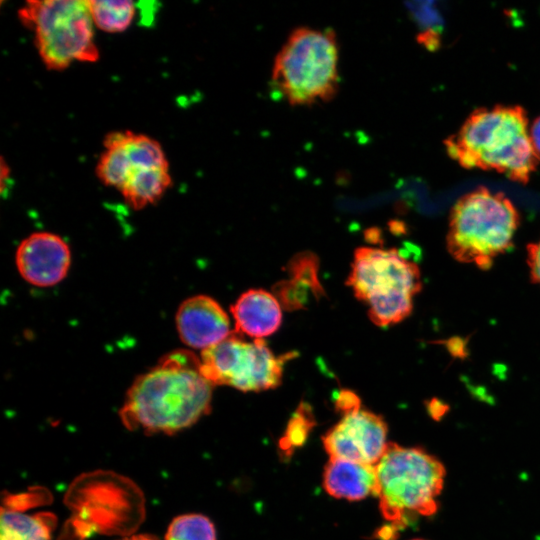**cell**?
<instances>
[{
  "label": "cell",
  "instance_id": "1",
  "mask_svg": "<svg viewBox=\"0 0 540 540\" xmlns=\"http://www.w3.org/2000/svg\"><path fill=\"white\" fill-rule=\"evenodd\" d=\"M212 389L201 372L200 358L189 350H175L134 380L120 419L131 431L175 434L209 413Z\"/></svg>",
  "mask_w": 540,
  "mask_h": 540
},
{
  "label": "cell",
  "instance_id": "2",
  "mask_svg": "<svg viewBox=\"0 0 540 540\" xmlns=\"http://www.w3.org/2000/svg\"><path fill=\"white\" fill-rule=\"evenodd\" d=\"M527 125L526 112L520 106L479 108L444 145L448 155L464 168L493 170L526 184L540 159Z\"/></svg>",
  "mask_w": 540,
  "mask_h": 540
},
{
  "label": "cell",
  "instance_id": "3",
  "mask_svg": "<svg viewBox=\"0 0 540 540\" xmlns=\"http://www.w3.org/2000/svg\"><path fill=\"white\" fill-rule=\"evenodd\" d=\"M375 472L380 512L398 532L417 517L437 512L446 469L435 456L388 443Z\"/></svg>",
  "mask_w": 540,
  "mask_h": 540
},
{
  "label": "cell",
  "instance_id": "4",
  "mask_svg": "<svg viewBox=\"0 0 540 540\" xmlns=\"http://www.w3.org/2000/svg\"><path fill=\"white\" fill-rule=\"evenodd\" d=\"M339 47L331 29L293 30L275 57L271 87L291 105L331 100L339 88Z\"/></svg>",
  "mask_w": 540,
  "mask_h": 540
},
{
  "label": "cell",
  "instance_id": "5",
  "mask_svg": "<svg viewBox=\"0 0 540 540\" xmlns=\"http://www.w3.org/2000/svg\"><path fill=\"white\" fill-rule=\"evenodd\" d=\"M519 225L513 203L486 187L459 198L450 211L447 249L458 262L488 270L512 246Z\"/></svg>",
  "mask_w": 540,
  "mask_h": 540
},
{
  "label": "cell",
  "instance_id": "6",
  "mask_svg": "<svg viewBox=\"0 0 540 540\" xmlns=\"http://www.w3.org/2000/svg\"><path fill=\"white\" fill-rule=\"evenodd\" d=\"M346 284L367 305L369 319L379 327L406 319L422 288L417 264L394 248H357Z\"/></svg>",
  "mask_w": 540,
  "mask_h": 540
},
{
  "label": "cell",
  "instance_id": "7",
  "mask_svg": "<svg viewBox=\"0 0 540 540\" xmlns=\"http://www.w3.org/2000/svg\"><path fill=\"white\" fill-rule=\"evenodd\" d=\"M96 175L106 186L117 189L133 209L159 201L172 184L169 163L154 138L129 130L106 135Z\"/></svg>",
  "mask_w": 540,
  "mask_h": 540
},
{
  "label": "cell",
  "instance_id": "8",
  "mask_svg": "<svg viewBox=\"0 0 540 540\" xmlns=\"http://www.w3.org/2000/svg\"><path fill=\"white\" fill-rule=\"evenodd\" d=\"M18 17L34 33L38 54L49 70L62 71L74 62L98 60L87 1L31 0L19 9Z\"/></svg>",
  "mask_w": 540,
  "mask_h": 540
},
{
  "label": "cell",
  "instance_id": "9",
  "mask_svg": "<svg viewBox=\"0 0 540 540\" xmlns=\"http://www.w3.org/2000/svg\"><path fill=\"white\" fill-rule=\"evenodd\" d=\"M294 353L276 356L263 339L246 341L231 332L221 342L201 351L200 369L212 385L242 392H260L281 384L284 364Z\"/></svg>",
  "mask_w": 540,
  "mask_h": 540
},
{
  "label": "cell",
  "instance_id": "10",
  "mask_svg": "<svg viewBox=\"0 0 540 540\" xmlns=\"http://www.w3.org/2000/svg\"><path fill=\"white\" fill-rule=\"evenodd\" d=\"M384 419L368 410L344 414L323 436V446L330 459H343L375 466L388 443Z\"/></svg>",
  "mask_w": 540,
  "mask_h": 540
},
{
  "label": "cell",
  "instance_id": "11",
  "mask_svg": "<svg viewBox=\"0 0 540 540\" xmlns=\"http://www.w3.org/2000/svg\"><path fill=\"white\" fill-rule=\"evenodd\" d=\"M20 276L36 287H51L61 282L71 265L67 242L51 232H35L18 245L15 254Z\"/></svg>",
  "mask_w": 540,
  "mask_h": 540
},
{
  "label": "cell",
  "instance_id": "12",
  "mask_svg": "<svg viewBox=\"0 0 540 540\" xmlns=\"http://www.w3.org/2000/svg\"><path fill=\"white\" fill-rule=\"evenodd\" d=\"M175 320L181 341L201 351L216 345L231 333L229 316L215 299L207 295L185 299L177 309Z\"/></svg>",
  "mask_w": 540,
  "mask_h": 540
},
{
  "label": "cell",
  "instance_id": "13",
  "mask_svg": "<svg viewBox=\"0 0 540 540\" xmlns=\"http://www.w3.org/2000/svg\"><path fill=\"white\" fill-rule=\"evenodd\" d=\"M236 332L263 339L278 330L282 321L281 305L274 294L250 289L231 306Z\"/></svg>",
  "mask_w": 540,
  "mask_h": 540
},
{
  "label": "cell",
  "instance_id": "14",
  "mask_svg": "<svg viewBox=\"0 0 540 540\" xmlns=\"http://www.w3.org/2000/svg\"><path fill=\"white\" fill-rule=\"evenodd\" d=\"M323 487L329 495L349 501L375 495V466L330 459L323 472Z\"/></svg>",
  "mask_w": 540,
  "mask_h": 540
},
{
  "label": "cell",
  "instance_id": "15",
  "mask_svg": "<svg viewBox=\"0 0 540 540\" xmlns=\"http://www.w3.org/2000/svg\"><path fill=\"white\" fill-rule=\"evenodd\" d=\"M56 516L50 512L28 514L10 498L3 501L0 520V540H50Z\"/></svg>",
  "mask_w": 540,
  "mask_h": 540
},
{
  "label": "cell",
  "instance_id": "16",
  "mask_svg": "<svg viewBox=\"0 0 540 540\" xmlns=\"http://www.w3.org/2000/svg\"><path fill=\"white\" fill-rule=\"evenodd\" d=\"M88 7L98 29L108 33H120L134 22L137 4L129 0H89Z\"/></svg>",
  "mask_w": 540,
  "mask_h": 540
},
{
  "label": "cell",
  "instance_id": "17",
  "mask_svg": "<svg viewBox=\"0 0 540 540\" xmlns=\"http://www.w3.org/2000/svg\"><path fill=\"white\" fill-rule=\"evenodd\" d=\"M165 540H216L211 520L196 513L177 516L168 526Z\"/></svg>",
  "mask_w": 540,
  "mask_h": 540
},
{
  "label": "cell",
  "instance_id": "18",
  "mask_svg": "<svg viewBox=\"0 0 540 540\" xmlns=\"http://www.w3.org/2000/svg\"><path fill=\"white\" fill-rule=\"evenodd\" d=\"M315 424L312 409L307 403H301L290 418L284 435L280 438L279 448L283 456H290L294 450L306 441Z\"/></svg>",
  "mask_w": 540,
  "mask_h": 540
},
{
  "label": "cell",
  "instance_id": "19",
  "mask_svg": "<svg viewBox=\"0 0 540 540\" xmlns=\"http://www.w3.org/2000/svg\"><path fill=\"white\" fill-rule=\"evenodd\" d=\"M289 279H292L312 291L316 299L324 296V289L320 283L319 260L316 255L305 251L292 257L287 264Z\"/></svg>",
  "mask_w": 540,
  "mask_h": 540
},
{
  "label": "cell",
  "instance_id": "20",
  "mask_svg": "<svg viewBox=\"0 0 540 540\" xmlns=\"http://www.w3.org/2000/svg\"><path fill=\"white\" fill-rule=\"evenodd\" d=\"M409 10L421 28L418 41L434 50L440 43V15L431 2L409 3Z\"/></svg>",
  "mask_w": 540,
  "mask_h": 540
},
{
  "label": "cell",
  "instance_id": "21",
  "mask_svg": "<svg viewBox=\"0 0 540 540\" xmlns=\"http://www.w3.org/2000/svg\"><path fill=\"white\" fill-rule=\"evenodd\" d=\"M273 292L280 305L289 311L303 309L308 304L310 294L316 298L310 289L292 279L276 283Z\"/></svg>",
  "mask_w": 540,
  "mask_h": 540
},
{
  "label": "cell",
  "instance_id": "22",
  "mask_svg": "<svg viewBox=\"0 0 540 540\" xmlns=\"http://www.w3.org/2000/svg\"><path fill=\"white\" fill-rule=\"evenodd\" d=\"M527 264L531 281L540 285V240L527 246Z\"/></svg>",
  "mask_w": 540,
  "mask_h": 540
},
{
  "label": "cell",
  "instance_id": "23",
  "mask_svg": "<svg viewBox=\"0 0 540 540\" xmlns=\"http://www.w3.org/2000/svg\"><path fill=\"white\" fill-rule=\"evenodd\" d=\"M336 408L343 415L347 414L360 409V399L355 393L348 390H343L338 393L336 398Z\"/></svg>",
  "mask_w": 540,
  "mask_h": 540
},
{
  "label": "cell",
  "instance_id": "24",
  "mask_svg": "<svg viewBox=\"0 0 540 540\" xmlns=\"http://www.w3.org/2000/svg\"><path fill=\"white\" fill-rule=\"evenodd\" d=\"M530 138L535 151L540 155V116L535 119L531 126Z\"/></svg>",
  "mask_w": 540,
  "mask_h": 540
},
{
  "label": "cell",
  "instance_id": "25",
  "mask_svg": "<svg viewBox=\"0 0 540 540\" xmlns=\"http://www.w3.org/2000/svg\"><path fill=\"white\" fill-rule=\"evenodd\" d=\"M122 540H158V539L152 535L141 534V535L131 536Z\"/></svg>",
  "mask_w": 540,
  "mask_h": 540
},
{
  "label": "cell",
  "instance_id": "26",
  "mask_svg": "<svg viewBox=\"0 0 540 540\" xmlns=\"http://www.w3.org/2000/svg\"><path fill=\"white\" fill-rule=\"evenodd\" d=\"M412 540H425V539H420V538H418V539H412Z\"/></svg>",
  "mask_w": 540,
  "mask_h": 540
}]
</instances>
